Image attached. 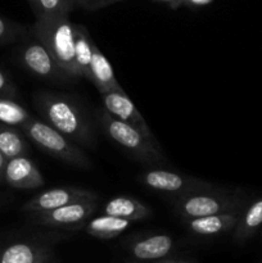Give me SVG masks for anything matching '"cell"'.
<instances>
[{
	"label": "cell",
	"mask_w": 262,
	"mask_h": 263,
	"mask_svg": "<svg viewBox=\"0 0 262 263\" xmlns=\"http://www.w3.org/2000/svg\"><path fill=\"white\" fill-rule=\"evenodd\" d=\"M33 103L44 122L50 127L63 134L81 148H95L91 125L73 99L58 92L41 90L35 94Z\"/></svg>",
	"instance_id": "cell-1"
},
{
	"label": "cell",
	"mask_w": 262,
	"mask_h": 263,
	"mask_svg": "<svg viewBox=\"0 0 262 263\" xmlns=\"http://www.w3.org/2000/svg\"><path fill=\"white\" fill-rule=\"evenodd\" d=\"M31 33L51 54L62 69L72 79H79L74 62V23L69 15L39 17Z\"/></svg>",
	"instance_id": "cell-2"
},
{
	"label": "cell",
	"mask_w": 262,
	"mask_h": 263,
	"mask_svg": "<svg viewBox=\"0 0 262 263\" xmlns=\"http://www.w3.org/2000/svg\"><path fill=\"white\" fill-rule=\"evenodd\" d=\"M98 122L108 136L122 146L128 156L146 166L164 162V156L157 141H152L133 126L113 117L105 109L98 112Z\"/></svg>",
	"instance_id": "cell-3"
},
{
	"label": "cell",
	"mask_w": 262,
	"mask_h": 263,
	"mask_svg": "<svg viewBox=\"0 0 262 263\" xmlns=\"http://www.w3.org/2000/svg\"><path fill=\"white\" fill-rule=\"evenodd\" d=\"M23 131L26 135L50 157L59 159L64 163L80 170H89L91 167L89 157L86 156L81 146L69 140L63 134L58 133L53 127L41 120L31 118L25 126Z\"/></svg>",
	"instance_id": "cell-4"
},
{
	"label": "cell",
	"mask_w": 262,
	"mask_h": 263,
	"mask_svg": "<svg viewBox=\"0 0 262 263\" xmlns=\"http://www.w3.org/2000/svg\"><path fill=\"white\" fill-rule=\"evenodd\" d=\"M175 212L184 220L222 215L230 212H243L246 198L241 193L225 192L216 187L215 190L195 193L175 199Z\"/></svg>",
	"instance_id": "cell-5"
},
{
	"label": "cell",
	"mask_w": 262,
	"mask_h": 263,
	"mask_svg": "<svg viewBox=\"0 0 262 263\" xmlns=\"http://www.w3.org/2000/svg\"><path fill=\"white\" fill-rule=\"evenodd\" d=\"M139 181L144 186L163 193V194L171 195L175 199L185 197V195L216 189L215 185L205 180L163 168H151L143 172L139 175Z\"/></svg>",
	"instance_id": "cell-6"
},
{
	"label": "cell",
	"mask_w": 262,
	"mask_h": 263,
	"mask_svg": "<svg viewBox=\"0 0 262 263\" xmlns=\"http://www.w3.org/2000/svg\"><path fill=\"white\" fill-rule=\"evenodd\" d=\"M25 44L20 49V58L23 66L44 81L51 84H62L69 82L72 77H69L63 69L59 67L55 59L51 57L48 49L40 43L32 33L25 39Z\"/></svg>",
	"instance_id": "cell-7"
},
{
	"label": "cell",
	"mask_w": 262,
	"mask_h": 263,
	"mask_svg": "<svg viewBox=\"0 0 262 263\" xmlns=\"http://www.w3.org/2000/svg\"><path fill=\"white\" fill-rule=\"evenodd\" d=\"M97 210L98 202H79L53 211L30 213V215L38 225L76 231L85 228Z\"/></svg>",
	"instance_id": "cell-8"
},
{
	"label": "cell",
	"mask_w": 262,
	"mask_h": 263,
	"mask_svg": "<svg viewBox=\"0 0 262 263\" xmlns=\"http://www.w3.org/2000/svg\"><path fill=\"white\" fill-rule=\"evenodd\" d=\"M98 200L99 195L94 190L77 186H59L35 195L23 205V211L28 213L46 212L73 203L98 202Z\"/></svg>",
	"instance_id": "cell-9"
},
{
	"label": "cell",
	"mask_w": 262,
	"mask_h": 263,
	"mask_svg": "<svg viewBox=\"0 0 262 263\" xmlns=\"http://www.w3.org/2000/svg\"><path fill=\"white\" fill-rule=\"evenodd\" d=\"M61 234H46L44 238L13 243L0 253V263H36L54 256L53 246Z\"/></svg>",
	"instance_id": "cell-10"
},
{
	"label": "cell",
	"mask_w": 262,
	"mask_h": 263,
	"mask_svg": "<svg viewBox=\"0 0 262 263\" xmlns=\"http://www.w3.org/2000/svg\"><path fill=\"white\" fill-rule=\"evenodd\" d=\"M102 102L103 105H104V109L109 115L135 127L136 130L144 134L152 141H157L156 136H154V134L149 128L148 123L145 122V120H144L141 113L138 110V108L131 102L130 98L126 95V92H108V94H103Z\"/></svg>",
	"instance_id": "cell-11"
},
{
	"label": "cell",
	"mask_w": 262,
	"mask_h": 263,
	"mask_svg": "<svg viewBox=\"0 0 262 263\" xmlns=\"http://www.w3.org/2000/svg\"><path fill=\"white\" fill-rule=\"evenodd\" d=\"M3 180L14 189H38L45 184L40 170L26 156L8 161Z\"/></svg>",
	"instance_id": "cell-12"
},
{
	"label": "cell",
	"mask_w": 262,
	"mask_h": 263,
	"mask_svg": "<svg viewBox=\"0 0 262 263\" xmlns=\"http://www.w3.org/2000/svg\"><path fill=\"white\" fill-rule=\"evenodd\" d=\"M172 248L174 239L171 236L166 234H154L133 241L128 251L134 258L140 261H159L166 258Z\"/></svg>",
	"instance_id": "cell-13"
},
{
	"label": "cell",
	"mask_w": 262,
	"mask_h": 263,
	"mask_svg": "<svg viewBox=\"0 0 262 263\" xmlns=\"http://www.w3.org/2000/svg\"><path fill=\"white\" fill-rule=\"evenodd\" d=\"M241 212L222 213V215L205 216V217L185 220V226L190 233L200 236H212L228 233L238 225Z\"/></svg>",
	"instance_id": "cell-14"
},
{
	"label": "cell",
	"mask_w": 262,
	"mask_h": 263,
	"mask_svg": "<svg viewBox=\"0 0 262 263\" xmlns=\"http://www.w3.org/2000/svg\"><path fill=\"white\" fill-rule=\"evenodd\" d=\"M90 71H91L90 82L94 84L100 95L108 94V92H125L116 79L109 61L105 58L104 54L95 44H92V59Z\"/></svg>",
	"instance_id": "cell-15"
},
{
	"label": "cell",
	"mask_w": 262,
	"mask_h": 263,
	"mask_svg": "<svg viewBox=\"0 0 262 263\" xmlns=\"http://www.w3.org/2000/svg\"><path fill=\"white\" fill-rule=\"evenodd\" d=\"M103 213L133 222V221H140L151 217L152 210L135 198L116 197L105 203Z\"/></svg>",
	"instance_id": "cell-16"
},
{
	"label": "cell",
	"mask_w": 262,
	"mask_h": 263,
	"mask_svg": "<svg viewBox=\"0 0 262 263\" xmlns=\"http://www.w3.org/2000/svg\"><path fill=\"white\" fill-rule=\"evenodd\" d=\"M92 44L89 31L82 25H74V62L79 77H85L90 81L91 77Z\"/></svg>",
	"instance_id": "cell-17"
},
{
	"label": "cell",
	"mask_w": 262,
	"mask_h": 263,
	"mask_svg": "<svg viewBox=\"0 0 262 263\" xmlns=\"http://www.w3.org/2000/svg\"><path fill=\"white\" fill-rule=\"evenodd\" d=\"M130 223L131 221L123 220V218L103 215L99 217L91 218L85 225L84 230L86 231L87 235L92 236V238L110 240V239L120 236L130 226Z\"/></svg>",
	"instance_id": "cell-18"
},
{
	"label": "cell",
	"mask_w": 262,
	"mask_h": 263,
	"mask_svg": "<svg viewBox=\"0 0 262 263\" xmlns=\"http://www.w3.org/2000/svg\"><path fill=\"white\" fill-rule=\"evenodd\" d=\"M262 226V197L254 200L239 217L238 225L234 229L233 240L244 243L251 239Z\"/></svg>",
	"instance_id": "cell-19"
},
{
	"label": "cell",
	"mask_w": 262,
	"mask_h": 263,
	"mask_svg": "<svg viewBox=\"0 0 262 263\" xmlns=\"http://www.w3.org/2000/svg\"><path fill=\"white\" fill-rule=\"evenodd\" d=\"M27 149V143L20 131L13 128V126L0 123V152L8 161L26 156Z\"/></svg>",
	"instance_id": "cell-20"
},
{
	"label": "cell",
	"mask_w": 262,
	"mask_h": 263,
	"mask_svg": "<svg viewBox=\"0 0 262 263\" xmlns=\"http://www.w3.org/2000/svg\"><path fill=\"white\" fill-rule=\"evenodd\" d=\"M31 118L30 113L17 102L8 98H0V123L23 127Z\"/></svg>",
	"instance_id": "cell-21"
},
{
	"label": "cell",
	"mask_w": 262,
	"mask_h": 263,
	"mask_svg": "<svg viewBox=\"0 0 262 263\" xmlns=\"http://www.w3.org/2000/svg\"><path fill=\"white\" fill-rule=\"evenodd\" d=\"M74 8H77L76 0H33L31 5L36 18L69 15Z\"/></svg>",
	"instance_id": "cell-22"
},
{
	"label": "cell",
	"mask_w": 262,
	"mask_h": 263,
	"mask_svg": "<svg viewBox=\"0 0 262 263\" xmlns=\"http://www.w3.org/2000/svg\"><path fill=\"white\" fill-rule=\"evenodd\" d=\"M30 35L31 28L0 17V43H10L20 39H27Z\"/></svg>",
	"instance_id": "cell-23"
},
{
	"label": "cell",
	"mask_w": 262,
	"mask_h": 263,
	"mask_svg": "<svg viewBox=\"0 0 262 263\" xmlns=\"http://www.w3.org/2000/svg\"><path fill=\"white\" fill-rule=\"evenodd\" d=\"M117 2H121V0H76V5L82 9L92 12V10L102 9Z\"/></svg>",
	"instance_id": "cell-24"
},
{
	"label": "cell",
	"mask_w": 262,
	"mask_h": 263,
	"mask_svg": "<svg viewBox=\"0 0 262 263\" xmlns=\"http://www.w3.org/2000/svg\"><path fill=\"white\" fill-rule=\"evenodd\" d=\"M15 97V90L12 86L5 74L0 71V98H14Z\"/></svg>",
	"instance_id": "cell-25"
},
{
	"label": "cell",
	"mask_w": 262,
	"mask_h": 263,
	"mask_svg": "<svg viewBox=\"0 0 262 263\" xmlns=\"http://www.w3.org/2000/svg\"><path fill=\"white\" fill-rule=\"evenodd\" d=\"M213 0H181V5H188V7H204V5L211 4Z\"/></svg>",
	"instance_id": "cell-26"
},
{
	"label": "cell",
	"mask_w": 262,
	"mask_h": 263,
	"mask_svg": "<svg viewBox=\"0 0 262 263\" xmlns=\"http://www.w3.org/2000/svg\"><path fill=\"white\" fill-rule=\"evenodd\" d=\"M8 163V159L3 156V153L0 152V181L4 179V171H5V167H7Z\"/></svg>",
	"instance_id": "cell-27"
},
{
	"label": "cell",
	"mask_w": 262,
	"mask_h": 263,
	"mask_svg": "<svg viewBox=\"0 0 262 263\" xmlns=\"http://www.w3.org/2000/svg\"><path fill=\"white\" fill-rule=\"evenodd\" d=\"M156 263H190L188 261H182V259H172V258H163L159 259Z\"/></svg>",
	"instance_id": "cell-28"
},
{
	"label": "cell",
	"mask_w": 262,
	"mask_h": 263,
	"mask_svg": "<svg viewBox=\"0 0 262 263\" xmlns=\"http://www.w3.org/2000/svg\"><path fill=\"white\" fill-rule=\"evenodd\" d=\"M158 2H164L167 4H170L171 8H177L181 5V0H158Z\"/></svg>",
	"instance_id": "cell-29"
},
{
	"label": "cell",
	"mask_w": 262,
	"mask_h": 263,
	"mask_svg": "<svg viewBox=\"0 0 262 263\" xmlns=\"http://www.w3.org/2000/svg\"><path fill=\"white\" fill-rule=\"evenodd\" d=\"M36 263H57V262H55V259H54V256H51V257H48V258H45V259H41V261H39Z\"/></svg>",
	"instance_id": "cell-30"
},
{
	"label": "cell",
	"mask_w": 262,
	"mask_h": 263,
	"mask_svg": "<svg viewBox=\"0 0 262 263\" xmlns=\"http://www.w3.org/2000/svg\"><path fill=\"white\" fill-rule=\"evenodd\" d=\"M27 3L30 4V7H31V5H32V3H33V0H27Z\"/></svg>",
	"instance_id": "cell-31"
},
{
	"label": "cell",
	"mask_w": 262,
	"mask_h": 263,
	"mask_svg": "<svg viewBox=\"0 0 262 263\" xmlns=\"http://www.w3.org/2000/svg\"><path fill=\"white\" fill-rule=\"evenodd\" d=\"M259 263H262V261H261V262H259Z\"/></svg>",
	"instance_id": "cell-32"
}]
</instances>
